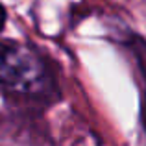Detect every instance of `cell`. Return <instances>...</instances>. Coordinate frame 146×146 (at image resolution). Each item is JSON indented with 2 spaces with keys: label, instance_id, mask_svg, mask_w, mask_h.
<instances>
[{
  "label": "cell",
  "instance_id": "obj_1",
  "mask_svg": "<svg viewBox=\"0 0 146 146\" xmlns=\"http://www.w3.org/2000/svg\"><path fill=\"white\" fill-rule=\"evenodd\" d=\"M52 78L44 59L21 43H0V89L13 96H44Z\"/></svg>",
  "mask_w": 146,
  "mask_h": 146
},
{
  "label": "cell",
  "instance_id": "obj_2",
  "mask_svg": "<svg viewBox=\"0 0 146 146\" xmlns=\"http://www.w3.org/2000/svg\"><path fill=\"white\" fill-rule=\"evenodd\" d=\"M4 24H6V9H4V6L0 4V32H2Z\"/></svg>",
  "mask_w": 146,
  "mask_h": 146
}]
</instances>
